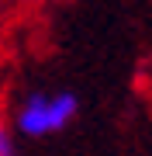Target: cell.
I'll list each match as a JSON object with an SVG mask.
<instances>
[{"label": "cell", "instance_id": "obj_1", "mask_svg": "<svg viewBox=\"0 0 152 156\" xmlns=\"http://www.w3.org/2000/svg\"><path fill=\"white\" fill-rule=\"evenodd\" d=\"M79 111V97L73 90H31L17 101L11 132L24 135V139H49V135L62 132Z\"/></svg>", "mask_w": 152, "mask_h": 156}, {"label": "cell", "instance_id": "obj_2", "mask_svg": "<svg viewBox=\"0 0 152 156\" xmlns=\"http://www.w3.org/2000/svg\"><path fill=\"white\" fill-rule=\"evenodd\" d=\"M0 156H21L17 153V135L11 132V125L0 118Z\"/></svg>", "mask_w": 152, "mask_h": 156}]
</instances>
